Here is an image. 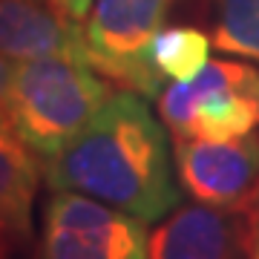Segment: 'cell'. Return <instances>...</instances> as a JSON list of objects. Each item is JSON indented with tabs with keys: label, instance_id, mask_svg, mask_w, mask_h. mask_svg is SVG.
Returning <instances> with one entry per match:
<instances>
[{
	"label": "cell",
	"instance_id": "obj_9",
	"mask_svg": "<svg viewBox=\"0 0 259 259\" xmlns=\"http://www.w3.org/2000/svg\"><path fill=\"white\" fill-rule=\"evenodd\" d=\"M44 161L0 124V256L18 253L35 239V202Z\"/></svg>",
	"mask_w": 259,
	"mask_h": 259
},
{
	"label": "cell",
	"instance_id": "obj_3",
	"mask_svg": "<svg viewBox=\"0 0 259 259\" xmlns=\"http://www.w3.org/2000/svg\"><path fill=\"white\" fill-rule=\"evenodd\" d=\"M156 107L173 139H242L259 124V69L242 61H210L193 78L167 83Z\"/></svg>",
	"mask_w": 259,
	"mask_h": 259
},
{
	"label": "cell",
	"instance_id": "obj_4",
	"mask_svg": "<svg viewBox=\"0 0 259 259\" xmlns=\"http://www.w3.org/2000/svg\"><path fill=\"white\" fill-rule=\"evenodd\" d=\"M185 0H93L83 35L87 61L107 81L156 101L164 78L150 61V44Z\"/></svg>",
	"mask_w": 259,
	"mask_h": 259
},
{
	"label": "cell",
	"instance_id": "obj_2",
	"mask_svg": "<svg viewBox=\"0 0 259 259\" xmlns=\"http://www.w3.org/2000/svg\"><path fill=\"white\" fill-rule=\"evenodd\" d=\"M110 95V81L83 58L18 61L6 98V127L47 164L95 118Z\"/></svg>",
	"mask_w": 259,
	"mask_h": 259
},
{
	"label": "cell",
	"instance_id": "obj_15",
	"mask_svg": "<svg viewBox=\"0 0 259 259\" xmlns=\"http://www.w3.org/2000/svg\"><path fill=\"white\" fill-rule=\"evenodd\" d=\"M0 259H3V256H0Z\"/></svg>",
	"mask_w": 259,
	"mask_h": 259
},
{
	"label": "cell",
	"instance_id": "obj_6",
	"mask_svg": "<svg viewBox=\"0 0 259 259\" xmlns=\"http://www.w3.org/2000/svg\"><path fill=\"white\" fill-rule=\"evenodd\" d=\"M179 187L193 202L216 210L259 216V136L233 141L173 139Z\"/></svg>",
	"mask_w": 259,
	"mask_h": 259
},
{
	"label": "cell",
	"instance_id": "obj_5",
	"mask_svg": "<svg viewBox=\"0 0 259 259\" xmlns=\"http://www.w3.org/2000/svg\"><path fill=\"white\" fill-rule=\"evenodd\" d=\"M29 259H150L147 222L72 190H52Z\"/></svg>",
	"mask_w": 259,
	"mask_h": 259
},
{
	"label": "cell",
	"instance_id": "obj_11",
	"mask_svg": "<svg viewBox=\"0 0 259 259\" xmlns=\"http://www.w3.org/2000/svg\"><path fill=\"white\" fill-rule=\"evenodd\" d=\"M213 47L259 66V0H207Z\"/></svg>",
	"mask_w": 259,
	"mask_h": 259
},
{
	"label": "cell",
	"instance_id": "obj_13",
	"mask_svg": "<svg viewBox=\"0 0 259 259\" xmlns=\"http://www.w3.org/2000/svg\"><path fill=\"white\" fill-rule=\"evenodd\" d=\"M52 3L61 6V9H64L69 18H75V20H87L90 6H93V0H52Z\"/></svg>",
	"mask_w": 259,
	"mask_h": 259
},
{
	"label": "cell",
	"instance_id": "obj_1",
	"mask_svg": "<svg viewBox=\"0 0 259 259\" xmlns=\"http://www.w3.org/2000/svg\"><path fill=\"white\" fill-rule=\"evenodd\" d=\"M52 190H72L124 210L141 222H161L182 202L173 147L150 101L112 93L95 118L44 164Z\"/></svg>",
	"mask_w": 259,
	"mask_h": 259
},
{
	"label": "cell",
	"instance_id": "obj_10",
	"mask_svg": "<svg viewBox=\"0 0 259 259\" xmlns=\"http://www.w3.org/2000/svg\"><path fill=\"white\" fill-rule=\"evenodd\" d=\"M213 40L187 23H167L150 44V61L164 81H187L210 64Z\"/></svg>",
	"mask_w": 259,
	"mask_h": 259
},
{
	"label": "cell",
	"instance_id": "obj_8",
	"mask_svg": "<svg viewBox=\"0 0 259 259\" xmlns=\"http://www.w3.org/2000/svg\"><path fill=\"white\" fill-rule=\"evenodd\" d=\"M0 55L15 64L55 55L87 61V35L52 0H0Z\"/></svg>",
	"mask_w": 259,
	"mask_h": 259
},
{
	"label": "cell",
	"instance_id": "obj_12",
	"mask_svg": "<svg viewBox=\"0 0 259 259\" xmlns=\"http://www.w3.org/2000/svg\"><path fill=\"white\" fill-rule=\"evenodd\" d=\"M12 72H15V61L0 55V124H6V98H9L12 87Z\"/></svg>",
	"mask_w": 259,
	"mask_h": 259
},
{
	"label": "cell",
	"instance_id": "obj_14",
	"mask_svg": "<svg viewBox=\"0 0 259 259\" xmlns=\"http://www.w3.org/2000/svg\"><path fill=\"white\" fill-rule=\"evenodd\" d=\"M245 259H259V222H256V231H253V239H250V245H248Z\"/></svg>",
	"mask_w": 259,
	"mask_h": 259
},
{
	"label": "cell",
	"instance_id": "obj_7",
	"mask_svg": "<svg viewBox=\"0 0 259 259\" xmlns=\"http://www.w3.org/2000/svg\"><path fill=\"white\" fill-rule=\"evenodd\" d=\"M259 216L185 204L150 233V259H245Z\"/></svg>",
	"mask_w": 259,
	"mask_h": 259
}]
</instances>
